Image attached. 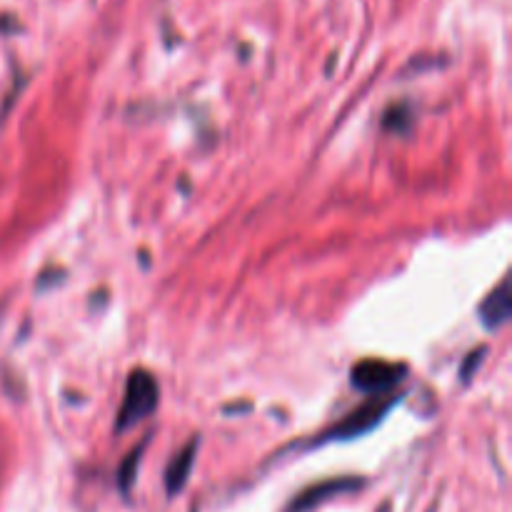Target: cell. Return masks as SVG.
<instances>
[{
    "instance_id": "obj_1",
    "label": "cell",
    "mask_w": 512,
    "mask_h": 512,
    "mask_svg": "<svg viewBox=\"0 0 512 512\" xmlns=\"http://www.w3.org/2000/svg\"><path fill=\"white\" fill-rule=\"evenodd\" d=\"M158 380L155 375H150L148 370H133L128 375V383H125V395L123 405L118 410V423H115V430L123 433V430L133 428L140 420L148 418L155 408H158Z\"/></svg>"
},
{
    "instance_id": "obj_2",
    "label": "cell",
    "mask_w": 512,
    "mask_h": 512,
    "mask_svg": "<svg viewBox=\"0 0 512 512\" xmlns=\"http://www.w3.org/2000/svg\"><path fill=\"white\" fill-rule=\"evenodd\" d=\"M398 403V395L388 393V395H368L360 408H355L353 413L345 415L333 430L323 435V440H353L358 435L370 433L373 428H378L380 420L388 415V410Z\"/></svg>"
},
{
    "instance_id": "obj_3",
    "label": "cell",
    "mask_w": 512,
    "mask_h": 512,
    "mask_svg": "<svg viewBox=\"0 0 512 512\" xmlns=\"http://www.w3.org/2000/svg\"><path fill=\"white\" fill-rule=\"evenodd\" d=\"M408 375V365L390 363V360H360L353 370H350V383L365 395H388L393 393L395 385L403 383Z\"/></svg>"
},
{
    "instance_id": "obj_4",
    "label": "cell",
    "mask_w": 512,
    "mask_h": 512,
    "mask_svg": "<svg viewBox=\"0 0 512 512\" xmlns=\"http://www.w3.org/2000/svg\"><path fill=\"white\" fill-rule=\"evenodd\" d=\"M363 480L358 478H335V480H325V483L313 485V488L303 490L298 498L293 500L288 512H308L318 505H323L325 500L335 498V495H345V493H355V490L363 488Z\"/></svg>"
},
{
    "instance_id": "obj_5",
    "label": "cell",
    "mask_w": 512,
    "mask_h": 512,
    "mask_svg": "<svg viewBox=\"0 0 512 512\" xmlns=\"http://www.w3.org/2000/svg\"><path fill=\"white\" fill-rule=\"evenodd\" d=\"M478 313H480V320H483V325L488 330H498L508 323L510 315H512V295H510V280L508 278H505L503 283H500L498 288H495L493 293H490L488 298L480 303Z\"/></svg>"
},
{
    "instance_id": "obj_6",
    "label": "cell",
    "mask_w": 512,
    "mask_h": 512,
    "mask_svg": "<svg viewBox=\"0 0 512 512\" xmlns=\"http://www.w3.org/2000/svg\"><path fill=\"white\" fill-rule=\"evenodd\" d=\"M195 455H198V440H190V443L170 460L168 470H165V490H168L170 498L178 495L180 490L185 488V483H188L190 470H193L195 465Z\"/></svg>"
},
{
    "instance_id": "obj_7",
    "label": "cell",
    "mask_w": 512,
    "mask_h": 512,
    "mask_svg": "<svg viewBox=\"0 0 512 512\" xmlns=\"http://www.w3.org/2000/svg\"><path fill=\"white\" fill-rule=\"evenodd\" d=\"M145 448H148V440H143V443H140L133 453H128V458H125L123 465H120L118 483H120V490H123L125 495L130 493V488L135 485V478H138V468H140V460H143Z\"/></svg>"
},
{
    "instance_id": "obj_8",
    "label": "cell",
    "mask_w": 512,
    "mask_h": 512,
    "mask_svg": "<svg viewBox=\"0 0 512 512\" xmlns=\"http://www.w3.org/2000/svg\"><path fill=\"white\" fill-rule=\"evenodd\" d=\"M410 118H413V113H410V105L395 103L388 108L383 123H385V128L393 130V133H405V130L410 128Z\"/></svg>"
},
{
    "instance_id": "obj_9",
    "label": "cell",
    "mask_w": 512,
    "mask_h": 512,
    "mask_svg": "<svg viewBox=\"0 0 512 512\" xmlns=\"http://www.w3.org/2000/svg\"><path fill=\"white\" fill-rule=\"evenodd\" d=\"M485 353H488V348H478L475 353H470L468 358H465L463 368H460V380H463L465 385H468L470 380H473V375L478 373V368H480V363H483Z\"/></svg>"
}]
</instances>
